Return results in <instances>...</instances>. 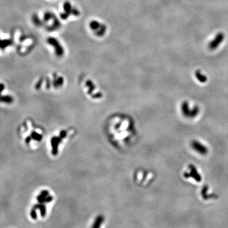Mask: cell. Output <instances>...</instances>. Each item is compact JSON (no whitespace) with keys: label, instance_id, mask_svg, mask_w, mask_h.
I'll use <instances>...</instances> for the list:
<instances>
[{"label":"cell","instance_id":"obj_5","mask_svg":"<svg viewBox=\"0 0 228 228\" xmlns=\"http://www.w3.org/2000/svg\"><path fill=\"white\" fill-rule=\"evenodd\" d=\"M195 76L196 77L197 79H198L200 82H205L207 80V78L203 74L201 73L200 71H196L195 72Z\"/></svg>","mask_w":228,"mask_h":228},{"label":"cell","instance_id":"obj_7","mask_svg":"<svg viewBox=\"0 0 228 228\" xmlns=\"http://www.w3.org/2000/svg\"><path fill=\"white\" fill-rule=\"evenodd\" d=\"M31 216L33 219H36V212H35L34 210H32L31 212Z\"/></svg>","mask_w":228,"mask_h":228},{"label":"cell","instance_id":"obj_1","mask_svg":"<svg viewBox=\"0 0 228 228\" xmlns=\"http://www.w3.org/2000/svg\"><path fill=\"white\" fill-rule=\"evenodd\" d=\"M181 110L184 115L190 118L195 117L198 115L199 112V108L198 107H195L193 109L190 110L189 108V105H188V103L187 102H185L182 103Z\"/></svg>","mask_w":228,"mask_h":228},{"label":"cell","instance_id":"obj_6","mask_svg":"<svg viewBox=\"0 0 228 228\" xmlns=\"http://www.w3.org/2000/svg\"><path fill=\"white\" fill-rule=\"evenodd\" d=\"M0 100H1V102L8 103H12L13 102L12 98L10 97V96H6V97L0 98Z\"/></svg>","mask_w":228,"mask_h":228},{"label":"cell","instance_id":"obj_2","mask_svg":"<svg viewBox=\"0 0 228 228\" xmlns=\"http://www.w3.org/2000/svg\"><path fill=\"white\" fill-rule=\"evenodd\" d=\"M224 39V34H222V32L218 33L213 40L209 43V49L211 50H216V48L220 45V44L223 41Z\"/></svg>","mask_w":228,"mask_h":228},{"label":"cell","instance_id":"obj_8","mask_svg":"<svg viewBox=\"0 0 228 228\" xmlns=\"http://www.w3.org/2000/svg\"><path fill=\"white\" fill-rule=\"evenodd\" d=\"M30 139H31V138H30V137H27V138L25 139V142L27 143H29L30 141Z\"/></svg>","mask_w":228,"mask_h":228},{"label":"cell","instance_id":"obj_3","mask_svg":"<svg viewBox=\"0 0 228 228\" xmlns=\"http://www.w3.org/2000/svg\"><path fill=\"white\" fill-rule=\"evenodd\" d=\"M190 174H188L187 172L185 173V174H184L185 177L186 178L191 177L192 178H193L196 181L200 182L201 181V177L200 176V175L198 173V172H197L195 167L193 165H190Z\"/></svg>","mask_w":228,"mask_h":228},{"label":"cell","instance_id":"obj_4","mask_svg":"<svg viewBox=\"0 0 228 228\" xmlns=\"http://www.w3.org/2000/svg\"><path fill=\"white\" fill-rule=\"evenodd\" d=\"M191 145L192 148L194 149L195 151H196L200 154L201 155H205L207 153V148H206L202 144H201L198 141H193L191 142Z\"/></svg>","mask_w":228,"mask_h":228}]
</instances>
